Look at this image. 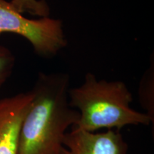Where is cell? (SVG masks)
<instances>
[{
    "mask_svg": "<svg viewBox=\"0 0 154 154\" xmlns=\"http://www.w3.org/2000/svg\"><path fill=\"white\" fill-rule=\"evenodd\" d=\"M69 89L68 74H38L19 132L18 154H62L66 130L80 119L69 104Z\"/></svg>",
    "mask_w": 154,
    "mask_h": 154,
    "instance_id": "1",
    "label": "cell"
},
{
    "mask_svg": "<svg viewBox=\"0 0 154 154\" xmlns=\"http://www.w3.org/2000/svg\"><path fill=\"white\" fill-rule=\"evenodd\" d=\"M71 106L79 112L76 126L72 128L88 132L99 129L121 128L129 125L149 126L153 120L146 113L133 109L131 93L125 83L120 81L98 80L92 73H87L84 84L69 88Z\"/></svg>",
    "mask_w": 154,
    "mask_h": 154,
    "instance_id": "2",
    "label": "cell"
},
{
    "mask_svg": "<svg viewBox=\"0 0 154 154\" xmlns=\"http://www.w3.org/2000/svg\"><path fill=\"white\" fill-rule=\"evenodd\" d=\"M11 33L26 38L42 57H54L67 45L60 19L49 17L30 19L23 16L10 2L0 0V35Z\"/></svg>",
    "mask_w": 154,
    "mask_h": 154,
    "instance_id": "3",
    "label": "cell"
},
{
    "mask_svg": "<svg viewBox=\"0 0 154 154\" xmlns=\"http://www.w3.org/2000/svg\"><path fill=\"white\" fill-rule=\"evenodd\" d=\"M62 154H128V146L119 131L88 132L72 128L63 140Z\"/></svg>",
    "mask_w": 154,
    "mask_h": 154,
    "instance_id": "4",
    "label": "cell"
},
{
    "mask_svg": "<svg viewBox=\"0 0 154 154\" xmlns=\"http://www.w3.org/2000/svg\"><path fill=\"white\" fill-rule=\"evenodd\" d=\"M32 99V91L0 99V154H18L19 132Z\"/></svg>",
    "mask_w": 154,
    "mask_h": 154,
    "instance_id": "5",
    "label": "cell"
},
{
    "mask_svg": "<svg viewBox=\"0 0 154 154\" xmlns=\"http://www.w3.org/2000/svg\"><path fill=\"white\" fill-rule=\"evenodd\" d=\"M139 100L142 107L146 110V114L154 119L153 103V66L150 67L140 82Z\"/></svg>",
    "mask_w": 154,
    "mask_h": 154,
    "instance_id": "6",
    "label": "cell"
},
{
    "mask_svg": "<svg viewBox=\"0 0 154 154\" xmlns=\"http://www.w3.org/2000/svg\"><path fill=\"white\" fill-rule=\"evenodd\" d=\"M11 5L19 12H28L42 17H49L50 9L45 0H11Z\"/></svg>",
    "mask_w": 154,
    "mask_h": 154,
    "instance_id": "7",
    "label": "cell"
},
{
    "mask_svg": "<svg viewBox=\"0 0 154 154\" xmlns=\"http://www.w3.org/2000/svg\"><path fill=\"white\" fill-rule=\"evenodd\" d=\"M15 58L8 48L0 45V87L12 73Z\"/></svg>",
    "mask_w": 154,
    "mask_h": 154,
    "instance_id": "8",
    "label": "cell"
}]
</instances>
